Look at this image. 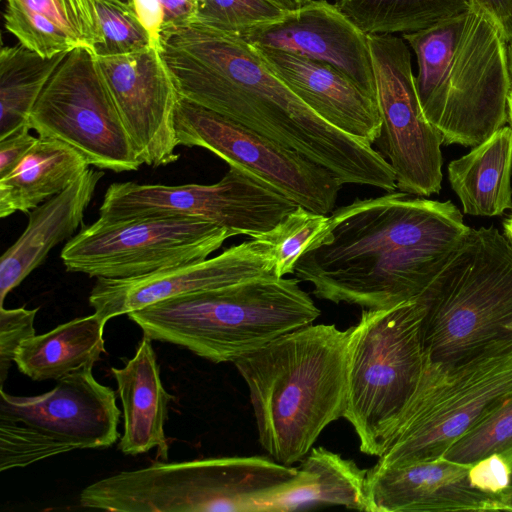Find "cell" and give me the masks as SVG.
<instances>
[{
	"instance_id": "cell-1",
	"label": "cell",
	"mask_w": 512,
	"mask_h": 512,
	"mask_svg": "<svg viewBox=\"0 0 512 512\" xmlns=\"http://www.w3.org/2000/svg\"><path fill=\"white\" fill-rule=\"evenodd\" d=\"M160 54L179 96L298 151L342 184L397 188L380 152L320 118L240 36L193 23L162 31Z\"/></svg>"
},
{
	"instance_id": "cell-2",
	"label": "cell",
	"mask_w": 512,
	"mask_h": 512,
	"mask_svg": "<svg viewBox=\"0 0 512 512\" xmlns=\"http://www.w3.org/2000/svg\"><path fill=\"white\" fill-rule=\"evenodd\" d=\"M413 196L392 191L333 210L293 274L336 304L386 309L416 300L470 227L452 201Z\"/></svg>"
},
{
	"instance_id": "cell-3",
	"label": "cell",
	"mask_w": 512,
	"mask_h": 512,
	"mask_svg": "<svg viewBox=\"0 0 512 512\" xmlns=\"http://www.w3.org/2000/svg\"><path fill=\"white\" fill-rule=\"evenodd\" d=\"M349 333L310 324L233 362L249 390L259 442L278 463L304 459L320 433L343 417Z\"/></svg>"
},
{
	"instance_id": "cell-4",
	"label": "cell",
	"mask_w": 512,
	"mask_h": 512,
	"mask_svg": "<svg viewBox=\"0 0 512 512\" xmlns=\"http://www.w3.org/2000/svg\"><path fill=\"white\" fill-rule=\"evenodd\" d=\"M402 37L416 55L422 111L442 144L474 147L508 123V43L485 8L473 0L460 14Z\"/></svg>"
},
{
	"instance_id": "cell-5",
	"label": "cell",
	"mask_w": 512,
	"mask_h": 512,
	"mask_svg": "<svg viewBox=\"0 0 512 512\" xmlns=\"http://www.w3.org/2000/svg\"><path fill=\"white\" fill-rule=\"evenodd\" d=\"M298 278H260L163 300L127 314L144 336L214 363L235 362L321 311Z\"/></svg>"
},
{
	"instance_id": "cell-6",
	"label": "cell",
	"mask_w": 512,
	"mask_h": 512,
	"mask_svg": "<svg viewBox=\"0 0 512 512\" xmlns=\"http://www.w3.org/2000/svg\"><path fill=\"white\" fill-rule=\"evenodd\" d=\"M417 300L427 360L511 353L512 244L494 227H470Z\"/></svg>"
},
{
	"instance_id": "cell-7",
	"label": "cell",
	"mask_w": 512,
	"mask_h": 512,
	"mask_svg": "<svg viewBox=\"0 0 512 512\" xmlns=\"http://www.w3.org/2000/svg\"><path fill=\"white\" fill-rule=\"evenodd\" d=\"M297 474L298 468L263 456L158 462L96 481L79 501L113 512H265Z\"/></svg>"
},
{
	"instance_id": "cell-8",
	"label": "cell",
	"mask_w": 512,
	"mask_h": 512,
	"mask_svg": "<svg viewBox=\"0 0 512 512\" xmlns=\"http://www.w3.org/2000/svg\"><path fill=\"white\" fill-rule=\"evenodd\" d=\"M424 307L419 300L386 309H362L350 327L343 417L360 451L380 457L389 446L421 379Z\"/></svg>"
},
{
	"instance_id": "cell-9",
	"label": "cell",
	"mask_w": 512,
	"mask_h": 512,
	"mask_svg": "<svg viewBox=\"0 0 512 512\" xmlns=\"http://www.w3.org/2000/svg\"><path fill=\"white\" fill-rule=\"evenodd\" d=\"M512 397V352L469 360L426 359L419 384L377 466L437 460Z\"/></svg>"
},
{
	"instance_id": "cell-10",
	"label": "cell",
	"mask_w": 512,
	"mask_h": 512,
	"mask_svg": "<svg viewBox=\"0 0 512 512\" xmlns=\"http://www.w3.org/2000/svg\"><path fill=\"white\" fill-rule=\"evenodd\" d=\"M115 391L92 367L79 369L37 396L0 389V471L22 468L77 449L107 448L118 438Z\"/></svg>"
},
{
	"instance_id": "cell-11",
	"label": "cell",
	"mask_w": 512,
	"mask_h": 512,
	"mask_svg": "<svg viewBox=\"0 0 512 512\" xmlns=\"http://www.w3.org/2000/svg\"><path fill=\"white\" fill-rule=\"evenodd\" d=\"M28 125L38 136L69 145L98 169L120 173L143 164L89 49L68 52L42 90Z\"/></svg>"
},
{
	"instance_id": "cell-12",
	"label": "cell",
	"mask_w": 512,
	"mask_h": 512,
	"mask_svg": "<svg viewBox=\"0 0 512 512\" xmlns=\"http://www.w3.org/2000/svg\"><path fill=\"white\" fill-rule=\"evenodd\" d=\"M236 232L180 217L98 218L68 240L60 257L69 272L123 279L206 259Z\"/></svg>"
},
{
	"instance_id": "cell-13",
	"label": "cell",
	"mask_w": 512,
	"mask_h": 512,
	"mask_svg": "<svg viewBox=\"0 0 512 512\" xmlns=\"http://www.w3.org/2000/svg\"><path fill=\"white\" fill-rule=\"evenodd\" d=\"M297 204L253 174L229 166L217 183L168 186L117 182L99 208L105 220L197 219L251 238L273 229Z\"/></svg>"
},
{
	"instance_id": "cell-14",
	"label": "cell",
	"mask_w": 512,
	"mask_h": 512,
	"mask_svg": "<svg viewBox=\"0 0 512 512\" xmlns=\"http://www.w3.org/2000/svg\"><path fill=\"white\" fill-rule=\"evenodd\" d=\"M174 129L178 146L207 149L310 211L334 210L343 184L298 151L181 96Z\"/></svg>"
},
{
	"instance_id": "cell-15",
	"label": "cell",
	"mask_w": 512,
	"mask_h": 512,
	"mask_svg": "<svg viewBox=\"0 0 512 512\" xmlns=\"http://www.w3.org/2000/svg\"><path fill=\"white\" fill-rule=\"evenodd\" d=\"M367 37L382 119L377 140L381 155L388 158L400 191L421 197L437 194L443 179L442 138L422 111L410 51L392 34Z\"/></svg>"
},
{
	"instance_id": "cell-16",
	"label": "cell",
	"mask_w": 512,
	"mask_h": 512,
	"mask_svg": "<svg viewBox=\"0 0 512 512\" xmlns=\"http://www.w3.org/2000/svg\"><path fill=\"white\" fill-rule=\"evenodd\" d=\"M260 278H277L273 248L252 238L212 258L138 277L98 278L88 301L94 313L107 322L163 300Z\"/></svg>"
},
{
	"instance_id": "cell-17",
	"label": "cell",
	"mask_w": 512,
	"mask_h": 512,
	"mask_svg": "<svg viewBox=\"0 0 512 512\" xmlns=\"http://www.w3.org/2000/svg\"><path fill=\"white\" fill-rule=\"evenodd\" d=\"M96 59L143 164L160 167L176 162L174 113L179 94L160 51L152 47Z\"/></svg>"
},
{
	"instance_id": "cell-18",
	"label": "cell",
	"mask_w": 512,
	"mask_h": 512,
	"mask_svg": "<svg viewBox=\"0 0 512 512\" xmlns=\"http://www.w3.org/2000/svg\"><path fill=\"white\" fill-rule=\"evenodd\" d=\"M238 36L256 48L330 64L377 102L368 37L335 4L309 0L280 19L248 28Z\"/></svg>"
},
{
	"instance_id": "cell-19",
	"label": "cell",
	"mask_w": 512,
	"mask_h": 512,
	"mask_svg": "<svg viewBox=\"0 0 512 512\" xmlns=\"http://www.w3.org/2000/svg\"><path fill=\"white\" fill-rule=\"evenodd\" d=\"M470 465L439 458L367 472L369 512L507 511L503 494L475 487Z\"/></svg>"
},
{
	"instance_id": "cell-20",
	"label": "cell",
	"mask_w": 512,
	"mask_h": 512,
	"mask_svg": "<svg viewBox=\"0 0 512 512\" xmlns=\"http://www.w3.org/2000/svg\"><path fill=\"white\" fill-rule=\"evenodd\" d=\"M256 49L272 72L320 118L368 145L377 142L382 129L377 102L347 75L301 55Z\"/></svg>"
},
{
	"instance_id": "cell-21",
	"label": "cell",
	"mask_w": 512,
	"mask_h": 512,
	"mask_svg": "<svg viewBox=\"0 0 512 512\" xmlns=\"http://www.w3.org/2000/svg\"><path fill=\"white\" fill-rule=\"evenodd\" d=\"M103 176L104 172L89 168L64 191L28 213L24 232L0 258V306L55 246L73 237Z\"/></svg>"
},
{
	"instance_id": "cell-22",
	"label": "cell",
	"mask_w": 512,
	"mask_h": 512,
	"mask_svg": "<svg viewBox=\"0 0 512 512\" xmlns=\"http://www.w3.org/2000/svg\"><path fill=\"white\" fill-rule=\"evenodd\" d=\"M123 405L124 433L118 448L128 455L157 448V456L168 459L164 423L174 397L162 385L152 339L144 336L135 355L123 368H111Z\"/></svg>"
},
{
	"instance_id": "cell-23",
	"label": "cell",
	"mask_w": 512,
	"mask_h": 512,
	"mask_svg": "<svg viewBox=\"0 0 512 512\" xmlns=\"http://www.w3.org/2000/svg\"><path fill=\"white\" fill-rule=\"evenodd\" d=\"M6 30L44 58L76 48L94 53L102 34L92 0H6Z\"/></svg>"
},
{
	"instance_id": "cell-24",
	"label": "cell",
	"mask_w": 512,
	"mask_h": 512,
	"mask_svg": "<svg viewBox=\"0 0 512 512\" xmlns=\"http://www.w3.org/2000/svg\"><path fill=\"white\" fill-rule=\"evenodd\" d=\"M367 472L353 460L324 447L312 448L292 483L274 495L265 512L344 506L369 512Z\"/></svg>"
},
{
	"instance_id": "cell-25",
	"label": "cell",
	"mask_w": 512,
	"mask_h": 512,
	"mask_svg": "<svg viewBox=\"0 0 512 512\" xmlns=\"http://www.w3.org/2000/svg\"><path fill=\"white\" fill-rule=\"evenodd\" d=\"M448 179L465 214L498 216L512 209V129L503 126L452 160Z\"/></svg>"
},
{
	"instance_id": "cell-26",
	"label": "cell",
	"mask_w": 512,
	"mask_h": 512,
	"mask_svg": "<svg viewBox=\"0 0 512 512\" xmlns=\"http://www.w3.org/2000/svg\"><path fill=\"white\" fill-rule=\"evenodd\" d=\"M88 169L86 159L69 145L38 136L18 165L0 178V217L29 213L64 191Z\"/></svg>"
},
{
	"instance_id": "cell-27",
	"label": "cell",
	"mask_w": 512,
	"mask_h": 512,
	"mask_svg": "<svg viewBox=\"0 0 512 512\" xmlns=\"http://www.w3.org/2000/svg\"><path fill=\"white\" fill-rule=\"evenodd\" d=\"M97 314L75 318L35 335L18 348L14 362L32 380H59L79 369L93 367L105 352L104 326Z\"/></svg>"
},
{
	"instance_id": "cell-28",
	"label": "cell",
	"mask_w": 512,
	"mask_h": 512,
	"mask_svg": "<svg viewBox=\"0 0 512 512\" xmlns=\"http://www.w3.org/2000/svg\"><path fill=\"white\" fill-rule=\"evenodd\" d=\"M68 52L44 58L22 44L0 51V139L28 125L42 90Z\"/></svg>"
},
{
	"instance_id": "cell-29",
	"label": "cell",
	"mask_w": 512,
	"mask_h": 512,
	"mask_svg": "<svg viewBox=\"0 0 512 512\" xmlns=\"http://www.w3.org/2000/svg\"><path fill=\"white\" fill-rule=\"evenodd\" d=\"M473 0H337L335 6L362 32L411 33L467 10Z\"/></svg>"
},
{
	"instance_id": "cell-30",
	"label": "cell",
	"mask_w": 512,
	"mask_h": 512,
	"mask_svg": "<svg viewBox=\"0 0 512 512\" xmlns=\"http://www.w3.org/2000/svg\"><path fill=\"white\" fill-rule=\"evenodd\" d=\"M329 227V216L302 206L286 215L273 229L254 238L273 248L275 275L282 278L294 273V267L307 250L322 239Z\"/></svg>"
},
{
	"instance_id": "cell-31",
	"label": "cell",
	"mask_w": 512,
	"mask_h": 512,
	"mask_svg": "<svg viewBox=\"0 0 512 512\" xmlns=\"http://www.w3.org/2000/svg\"><path fill=\"white\" fill-rule=\"evenodd\" d=\"M92 1L102 34L101 43L95 47L96 56L126 55L154 47L150 34L139 21L131 4L121 0Z\"/></svg>"
},
{
	"instance_id": "cell-32",
	"label": "cell",
	"mask_w": 512,
	"mask_h": 512,
	"mask_svg": "<svg viewBox=\"0 0 512 512\" xmlns=\"http://www.w3.org/2000/svg\"><path fill=\"white\" fill-rule=\"evenodd\" d=\"M512 449V397L460 437L443 455L448 461L472 465Z\"/></svg>"
},
{
	"instance_id": "cell-33",
	"label": "cell",
	"mask_w": 512,
	"mask_h": 512,
	"mask_svg": "<svg viewBox=\"0 0 512 512\" xmlns=\"http://www.w3.org/2000/svg\"><path fill=\"white\" fill-rule=\"evenodd\" d=\"M286 12L269 0H202L195 23L238 35L280 19Z\"/></svg>"
},
{
	"instance_id": "cell-34",
	"label": "cell",
	"mask_w": 512,
	"mask_h": 512,
	"mask_svg": "<svg viewBox=\"0 0 512 512\" xmlns=\"http://www.w3.org/2000/svg\"><path fill=\"white\" fill-rule=\"evenodd\" d=\"M39 308L5 309L0 306V384L3 387L20 345L35 336L34 320Z\"/></svg>"
},
{
	"instance_id": "cell-35",
	"label": "cell",
	"mask_w": 512,
	"mask_h": 512,
	"mask_svg": "<svg viewBox=\"0 0 512 512\" xmlns=\"http://www.w3.org/2000/svg\"><path fill=\"white\" fill-rule=\"evenodd\" d=\"M511 471L500 454H492L470 465L471 483L482 491L500 494L510 486Z\"/></svg>"
},
{
	"instance_id": "cell-36",
	"label": "cell",
	"mask_w": 512,
	"mask_h": 512,
	"mask_svg": "<svg viewBox=\"0 0 512 512\" xmlns=\"http://www.w3.org/2000/svg\"><path fill=\"white\" fill-rule=\"evenodd\" d=\"M29 125L0 139V178L9 174L34 146L38 137L32 136Z\"/></svg>"
},
{
	"instance_id": "cell-37",
	"label": "cell",
	"mask_w": 512,
	"mask_h": 512,
	"mask_svg": "<svg viewBox=\"0 0 512 512\" xmlns=\"http://www.w3.org/2000/svg\"><path fill=\"white\" fill-rule=\"evenodd\" d=\"M163 8L162 31L186 27L196 22L198 0H161Z\"/></svg>"
},
{
	"instance_id": "cell-38",
	"label": "cell",
	"mask_w": 512,
	"mask_h": 512,
	"mask_svg": "<svg viewBox=\"0 0 512 512\" xmlns=\"http://www.w3.org/2000/svg\"><path fill=\"white\" fill-rule=\"evenodd\" d=\"M131 5L139 21L150 34L154 47L160 50L163 23L161 0H131Z\"/></svg>"
},
{
	"instance_id": "cell-39",
	"label": "cell",
	"mask_w": 512,
	"mask_h": 512,
	"mask_svg": "<svg viewBox=\"0 0 512 512\" xmlns=\"http://www.w3.org/2000/svg\"><path fill=\"white\" fill-rule=\"evenodd\" d=\"M485 8L501 26L504 37L512 42V0H474Z\"/></svg>"
},
{
	"instance_id": "cell-40",
	"label": "cell",
	"mask_w": 512,
	"mask_h": 512,
	"mask_svg": "<svg viewBox=\"0 0 512 512\" xmlns=\"http://www.w3.org/2000/svg\"><path fill=\"white\" fill-rule=\"evenodd\" d=\"M285 11H293L302 7L309 0H269Z\"/></svg>"
},
{
	"instance_id": "cell-41",
	"label": "cell",
	"mask_w": 512,
	"mask_h": 512,
	"mask_svg": "<svg viewBox=\"0 0 512 512\" xmlns=\"http://www.w3.org/2000/svg\"><path fill=\"white\" fill-rule=\"evenodd\" d=\"M504 235L512 244V213L504 220Z\"/></svg>"
},
{
	"instance_id": "cell-42",
	"label": "cell",
	"mask_w": 512,
	"mask_h": 512,
	"mask_svg": "<svg viewBox=\"0 0 512 512\" xmlns=\"http://www.w3.org/2000/svg\"><path fill=\"white\" fill-rule=\"evenodd\" d=\"M507 507V511H512V487H508L502 492Z\"/></svg>"
},
{
	"instance_id": "cell-43",
	"label": "cell",
	"mask_w": 512,
	"mask_h": 512,
	"mask_svg": "<svg viewBox=\"0 0 512 512\" xmlns=\"http://www.w3.org/2000/svg\"><path fill=\"white\" fill-rule=\"evenodd\" d=\"M508 123L512 129V89L508 96Z\"/></svg>"
},
{
	"instance_id": "cell-44",
	"label": "cell",
	"mask_w": 512,
	"mask_h": 512,
	"mask_svg": "<svg viewBox=\"0 0 512 512\" xmlns=\"http://www.w3.org/2000/svg\"><path fill=\"white\" fill-rule=\"evenodd\" d=\"M508 60H509L510 75H511V79H512V42H510L508 44Z\"/></svg>"
},
{
	"instance_id": "cell-45",
	"label": "cell",
	"mask_w": 512,
	"mask_h": 512,
	"mask_svg": "<svg viewBox=\"0 0 512 512\" xmlns=\"http://www.w3.org/2000/svg\"><path fill=\"white\" fill-rule=\"evenodd\" d=\"M121 1L126 3V4H131V0H121Z\"/></svg>"
},
{
	"instance_id": "cell-46",
	"label": "cell",
	"mask_w": 512,
	"mask_h": 512,
	"mask_svg": "<svg viewBox=\"0 0 512 512\" xmlns=\"http://www.w3.org/2000/svg\"><path fill=\"white\" fill-rule=\"evenodd\" d=\"M198 1H202V0H198Z\"/></svg>"
}]
</instances>
